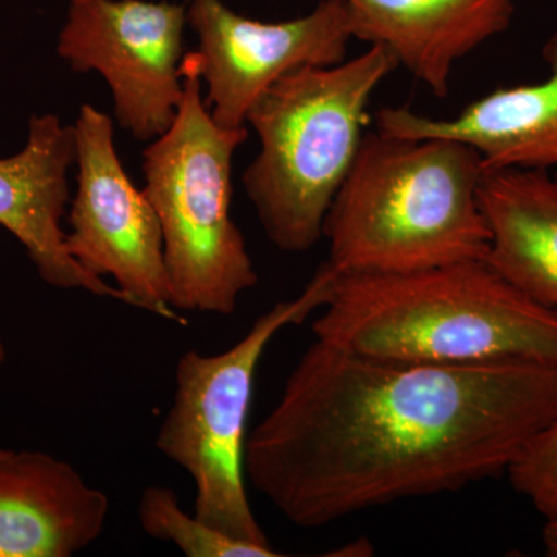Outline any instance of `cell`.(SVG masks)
Returning <instances> with one entry per match:
<instances>
[{
  "label": "cell",
  "mask_w": 557,
  "mask_h": 557,
  "mask_svg": "<svg viewBox=\"0 0 557 557\" xmlns=\"http://www.w3.org/2000/svg\"><path fill=\"white\" fill-rule=\"evenodd\" d=\"M557 413V368L437 366L314 339L248 434L245 474L300 528L508 474Z\"/></svg>",
  "instance_id": "6da1fadb"
},
{
  "label": "cell",
  "mask_w": 557,
  "mask_h": 557,
  "mask_svg": "<svg viewBox=\"0 0 557 557\" xmlns=\"http://www.w3.org/2000/svg\"><path fill=\"white\" fill-rule=\"evenodd\" d=\"M321 310L311 324L314 339L364 357L557 368V310L530 298L485 259L405 273H338Z\"/></svg>",
  "instance_id": "7a4b0ae2"
},
{
  "label": "cell",
  "mask_w": 557,
  "mask_h": 557,
  "mask_svg": "<svg viewBox=\"0 0 557 557\" xmlns=\"http://www.w3.org/2000/svg\"><path fill=\"white\" fill-rule=\"evenodd\" d=\"M483 161L449 138L366 132L325 219L327 262L338 273H405L485 259Z\"/></svg>",
  "instance_id": "3957f363"
},
{
  "label": "cell",
  "mask_w": 557,
  "mask_h": 557,
  "mask_svg": "<svg viewBox=\"0 0 557 557\" xmlns=\"http://www.w3.org/2000/svg\"><path fill=\"white\" fill-rule=\"evenodd\" d=\"M397 69L391 51L370 46L339 64L293 70L249 110L260 149L242 185L281 251L300 255L324 239L366 135L370 98Z\"/></svg>",
  "instance_id": "277c9868"
},
{
  "label": "cell",
  "mask_w": 557,
  "mask_h": 557,
  "mask_svg": "<svg viewBox=\"0 0 557 557\" xmlns=\"http://www.w3.org/2000/svg\"><path fill=\"white\" fill-rule=\"evenodd\" d=\"M182 72L177 116L143 152V190L163 234L172 309L231 317L259 282L231 218L233 159L248 129H226L212 120L193 51L183 58Z\"/></svg>",
  "instance_id": "5b68a950"
},
{
  "label": "cell",
  "mask_w": 557,
  "mask_h": 557,
  "mask_svg": "<svg viewBox=\"0 0 557 557\" xmlns=\"http://www.w3.org/2000/svg\"><path fill=\"white\" fill-rule=\"evenodd\" d=\"M336 276L325 260L298 298L277 302L228 350H188L178 359L174 397L156 446L193 480L194 515L230 536L271 547L249 504L245 474L256 372L277 333L329 302Z\"/></svg>",
  "instance_id": "8992f818"
},
{
  "label": "cell",
  "mask_w": 557,
  "mask_h": 557,
  "mask_svg": "<svg viewBox=\"0 0 557 557\" xmlns=\"http://www.w3.org/2000/svg\"><path fill=\"white\" fill-rule=\"evenodd\" d=\"M73 127L78 177L67 218L70 255L95 276L112 277L129 306L185 324L170 304L159 218L121 164L112 120L83 104Z\"/></svg>",
  "instance_id": "52a82bcc"
},
{
  "label": "cell",
  "mask_w": 557,
  "mask_h": 557,
  "mask_svg": "<svg viewBox=\"0 0 557 557\" xmlns=\"http://www.w3.org/2000/svg\"><path fill=\"white\" fill-rule=\"evenodd\" d=\"M186 5L148 0H70L58 54L76 73L98 72L116 121L138 141L170 129L182 102Z\"/></svg>",
  "instance_id": "ba28073f"
},
{
  "label": "cell",
  "mask_w": 557,
  "mask_h": 557,
  "mask_svg": "<svg viewBox=\"0 0 557 557\" xmlns=\"http://www.w3.org/2000/svg\"><path fill=\"white\" fill-rule=\"evenodd\" d=\"M186 20L199 38L193 53L208 86L205 104L226 129L247 126L256 101L293 70L346 61L354 40L343 0H321L287 22L249 20L222 0H188Z\"/></svg>",
  "instance_id": "9c48e42d"
},
{
  "label": "cell",
  "mask_w": 557,
  "mask_h": 557,
  "mask_svg": "<svg viewBox=\"0 0 557 557\" xmlns=\"http://www.w3.org/2000/svg\"><path fill=\"white\" fill-rule=\"evenodd\" d=\"M76 161L75 127L53 113L32 116L27 145L0 159V226L27 251L47 285L83 289L127 304L115 285L95 276L72 258L62 219L70 203L69 171Z\"/></svg>",
  "instance_id": "30bf717a"
},
{
  "label": "cell",
  "mask_w": 557,
  "mask_h": 557,
  "mask_svg": "<svg viewBox=\"0 0 557 557\" xmlns=\"http://www.w3.org/2000/svg\"><path fill=\"white\" fill-rule=\"evenodd\" d=\"M548 76L541 83L500 87L472 101L454 119L437 120L408 108L376 112V131L394 137L449 138L471 146L487 171L557 170V32L544 44Z\"/></svg>",
  "instance_id": "8fae6325"
},
{
  "label": "cell",
  "mask_w": 557,
  "mask_h": 557,
  "mask_svg": "<svg viewBox=\"0 0 557 557\" xmlns=\"http://www.w3.org/2000/svg\"><path fill=\"white\" fill-rule=\"evenodd\" d=\"M110 500L69 461L40 450L0 454V557H70L102 536Z\"/></svg>",
  "instance_id": "7c38bea8"
},
{
  "label": "cell",
  "mask_w": 557,
  "mask_h": 557,
  "mask_svg": "<svg viewBox=\"0 0 557 557\" xmlns=\"http://www.w3.org/2000/svg\"><path fill=\"white\" fill-rule=\"evenodd\" d=\"M354 39L391 51L434 97L446 98L454 69L508 30L516 0H343Z\"/></svg>",
  "instance_id": "4fadbf2b"
},
{
  "label": "cell",
  "mask_w": 557,
  "mask_h": 557,
  "mask_svg": "<svg viewBox=\"0 0 557 557\" xmlns=\"http://www.w3.org/2000/svg\"><path fill=\"white\" fill-rule=\"evenodd\" d=\"M479 200L490 230L486 262L557 310V172L487 171Z\"/></svg>",
  "instance_id": "5bb4252c"
},
{
  "label": "cell",
  "mask_w": 557,
  "mask_h": 557,
  "mask_svg": "<svg viewBox=\"0 0 557 557\" xmlns=\"http://www.w3.org/2000/svg\"><path fill=\"white\" fill-rule=\"evenodd\" d=\"M138 520L143 531L156 541L175 545L188 557H276L273 547L230 536L188 515L171 487L150 485L139 497Z\"/></svg>",
  "instance_id": "9a60e30c"
},
{
  "label": "cell",
  "mask_w": 557,
  "mask_h": 557,
  "mask_svg": "<svg viewBox=\"0 0 557 557\" xmlns=\"http://www.w3.org/2000/svg\"><path fill=\"white\" fill-rule=\"evenodd\" d=\"M507 475L545 520L557 518V413Z\"/></svg>",
  "instance_id": "2e32d148"
},
{
  "label": "cell",
  "mask_w": 557,
  "mask_h": 557,
  "mask_svg": "<svg viewBox=\"0 0 557 557\" xmlns=\"http://www.w3.org/2000/svg\"><path fill=\"white\" fill-rule=\"evenodd\" d=\"M542 542H544L545 552L548 556L557 557V518L547 519L542 533Z\"/></svg>",
  "instance_id": "e0dca14e"
},
{
  "label": "cell",
  "mask_w": 557,
  "mask_h": 557,
  "mask_svg": "<svg viewBox=\"0 0 557 557\" xmlns=\"http://www.w3.org/2000/svg\"><path fill=\"white\" fill-rule=\"evenodd\" d=\"M7 359V347L5 343H3L2 335H0V369H2V366L5 364Z\"/></svg>",
  "instance_id": "ac0fdd59"
},
{
  "label": "cell",
  "mask_w": 557,
  "mask_h": 557,
  "mask_svg": "<svg viewBox=\"0 0 557 557\" xmlns=\"http://www.w3.org/2000/svg\"><path fill=\"white\" fill-rule=\"evenodd\" d=\"M2 450H3V449H0V454H2Z\"/></svg>",
  "instance_id": "d6986e66"
}]
</instances>
